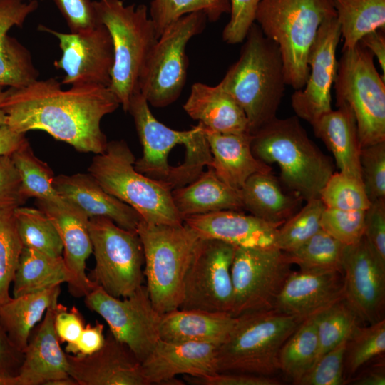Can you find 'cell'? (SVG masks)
I'll return each instance as SVG.
<instances>
[{"mask_svg": "<svg viewBox=\"0 0 385 385\" xmlns=\"http://www.w3.org/2000/svg\"><path fill=\"white\" fill-rule=\"evenodd\" d=\"M53 78L9 88L2 102L6 125L26 134L42 130L81 153H101L108 140L102 118L120 105L107 86L83 84L63 89Z\"/></svg>", "mask_w": 385, "mask_h": 385, "instance_id": "6da1fadb", "label": "cell"}, {"mask_svg": "<svg viewBox=\"0 0 385 385\" xmlns=\"http://www.w3.org/2000/svg\"><path fill=\"white\" fill-rule=\"evenodd\" d=\"M219 84L244 111L250 134L276 118L287 86L279 47L255 22Z\"/></svg>", "mask_w": 385, "mask_h": 385, "instance_id": "7a4b0ae2", "label": "cell"}, {"mask_svg": "<svg viewBox=\"0 0 385 385\" xmlns=\"http://www.w3.org/2000/svg\"><path fill=\"white\" fill-rule=\"evenodd\" d=\"M252 135L255 156L268 165L277 163L280 180L306 201L319 198L334 165L309 138L297 115L274 118Z\"/></svg>", "mask_w": 385, "mask_h": 385, "instance_id": "3957f363", "label": "cell"}, {"mask_svg": "<svg viewBox=\"0 0 385 385\" xmlns=\"http://www.w3.org/2000/svg\"><path fill=\"white\" fill-rule=\"evenodd\" d=\"M336 16L332 0H261L255 22L277 43L287 86L300 90L309 73L308 57L322 21Z\"/></svg>", "mask_w": 385, "mask_h": 385, "instance_id": "277c9868", "label": "cell"}, {"mask_svg": "<svg viewBox=\"0 0 385 385\" xmlns=\"http://www.w3.org/2000/svg\"><path fill=\"white\" fill-rule=\"evenodd\" d=\"M100 24L108 31L113 48V65L108 86L125 112L150 53L158 40L155 28L144 4L125 5L122 0H96Z\"/></svg>", "mask_w": 385, "mask_h": 385, "instance_id": "5b68a950", "label": "cell"}, {"mask_svg": "<svg viewBox=\"0 0 385 385\" xmlns=\"http://www.w3.org/2000/svg\"><path fill=\"white\" fill-rule=\"evenodd\" d=\"M144 252V277L155 309L163 314L180 307L184 282L200 237L184 222L153 225L142 220L136 230Z\"/></svg>", "mask_w": 385, "mask_h": 385, "instance_id": "8992f818", "label": "cell"}, {"mask_svg": "<svg viewBox=\"0 0 385 385\" xmlns=\"http://www.w3.org/2000/svg\"><path fill=\"white\" fill-rule=\"evenodd\" d=\"M302 320L273 309L237 317L218 346L217 372L274 376L281 348Z\"/></svg>", "mask_w": 385, "mask_h": 385, "instance_id": "52a82bcc", "label": "cell"}, {"mask_svg": "<svg viewBox=\"0 0 385 385\" xmlns=\"http://www.w3.org/2000/svg\"><path fill=\"white\" fill-rule=\"evenodd\" d=\"M135 158L125 140L108 142L93 158L88 173L109 194L132 207L153 225H180L171 191L135 168Z\"/></svg>", "mask_w": 385, "mask_h": 385, "instance_id": "ba28073f", "label": "cell"}, {"mask_svg": "<svg viewBox=\"0 0 385 385\" xmlns=\"http://www.w3.org/2000/svg\"><path fill=\"white\" fill-rule=\"evenodd\" d=\"M360 42L342 50L334 81L336 106L354 115L361 148L385 141V79Z\"/></svg>", "mask_w": 385, "mask_h": 385, "instance_id": "9c48e42d", "label": "cell"}, {"mask_svg": "<svg viewBox=\"0 0 385 385\" xmlns=\"http://www.w3.org/2000/svg\"><path fill=\"white\" fill-rule=\"evenodd\" d=\"M207 20L201 11L185 14L158 37L138 80V91L148 104L163 108L178 98L187 79V44L204 30Z\"/></svg>", "mask_w": 385, "mask_h": 385, "instance_id": "30bf717a", "label": "cell"}, {"mask_svg": "<svg viewBox=\"0 0 385 385\" xmlns=\"http://www.w3.org/2000/svg\"><path fill=\"white\" fill-rule=\"evenodd\" d=\"M88 229L96 261L90 279L113 297L130 296L145 278L143 247L137 232L103 217L89 218Z\"/></svg>", "mask_w": 385, "mask_h": 385, "instance_id": "8fae6325", "label": "cell"}, {"mask_svg": "<svg viewBox=\"0 0 385 385\" xmlns=\"http://www.w3.org/2000/svg\"><path fill=\"white\" fill-rule=\"evenodd\" d=\"M287 254L276 247H237L231 267L234 317L272 310L292 271Z\"/></svg>", "mask_w": 385, "mask_h": 385, "instance_id": "7c38bea8", "label": "cell"}, {"mask_svg": "<svg viewBox=\"0 0 385 385\" xmlns=\"http://www.w3.org/2000/svg\"><path fill=\"white\" fill-rule=\"evenodd\" d=\"M85 304L106 322L112 335L127 345L141 363L160 339L162 314L153 305L145 285L123 299L97 286L85 297Z\"/></svg>", "mask_w": 385, "mask_h": 385, "instance_id": "4fadbf2b", "label": "cell"}, {"mask_svg": "<svg viewBox=\"0 0 385 385\" xmlns=\"http://www.w3.org/2000/svg\"><path fill=\"white\" fill-rule=\"evenodd\" d=\"M236 247L220 240L200 238L186 273L179 308L231 314V267Z\"/></svg>", "mask_w": 385, "mask_h": 385, "instance_id": "5bb4252c", "label": "cell"}, {"mask_svg": "<svg viewBox=\"0 0 385 385\" xmlns=\"http://www.w3.org/2000/svg\"><path fill=\"white\" fill-rule=\"evenodd\" d=\"M38 29L58 41L61 56L54 61L53 66L65 73L62 85L109 86L113 48L110 34L103 24L80 33L61 32L41 24Z\"/></svg>", "mask_w": 385, "mask_h": 385, "instance_id": "9a60e30c", "label": "cell"}, {"mask_svg": "<svg viewBox=\"0 0 385 385\" xmlns=\"http://www.w3.org/2000/svg\"><path fill=\"white\" fill-rule=\"evenodd\" d=\"M341 36L337 16L322 21L309 53L306 84L291 96L296 115L310 125L332 110L331 89L337 71L336 51Z\"/></svg>", "mask_w": 385, "mask_h": 385, "instance_id": "2e32d148", "label": "cell"}, {"mask_svg": "<svg viewBox=\"0 0 385 385\" xmlns=\"http://www.w3.org/2000/svg\"><path fill=\"white\" fill-rule=\"evenodd\" d=\"M344 299L358 319L367 324L384 319L385 265L363 236L344 247L342 257Z\"/></svg>", "mask_w": 385, "mask_h": 385, "instance_id": "e0dca14e", "label": "cell"}, {"mask_svg": "<svg viewBox=\"0 0 385 385\" xmlns=\"http://www.w3.org/2000/svg\"><path fill=\"white\" fill-rule=\"evenodd\" d=\"M35 202L51 219L61 237L63 259L71 274L70 293L75 297H85L97 287L86 274V260L93 252L89 217L64 198L56 202L36 199Z\"/></svg>", "mask_w": 385, "mask_h": 385, "instance_id": "ac0fdd59", "label": "cell"}, {"mask_svg": "<svg viewBox=\"0 0 385 385\" xmlns=\"http://www.w3.org/2000/svg\"><path fill=\"white\" fill-rule=\"evenodd\" d=\"M68 374L78 385H148L142 363L108 332L103 346L91 355L66 353Z\"/></svg>", "mask_w": 385, "mask_h": 385, "instance_id": "d6986e66", "label": "cell"}, {"mask_svg": "<svg viewBox=\"0 0 385 385\" xmlns=\"http://www.w3.org/2000/svg\"><path fill=\"white\" fill-rule=\"evenodd\" d=\"M344 291L342 271H292L273 310L304 319L344 299Z\"/></svg>", "mask_w": 385, "mask_h": 385, "instance_id": "ffe728a7", "label": "cell"}, {"mask_svg": "<svg viewBox=\"0 0 385 385\" xmlns=\"http://www.w3.org/2000/svg\"><path fill=\"white\" fill-rule=\"evenodd\" d=\"M219 346L207 342H174L159 339L142 362L148 385L178 381L175 376L179 374L203 377L217 373L216 356Z\"/></svg>", "mask_w": 385, "mask_h": 385, "instance_id": "44dd1931", "label": "cell"}, {"mask_svg": "<svg viewBox=\"0 0 385 385\" xmlns=\"http://www.w3.org/2000/svg\"><path fill=\"white\" fill-rule=\"evenodd\" d=\"M183 222L202 238L255 248L276 247L277 233L281 226L237 210L190 215L184 217Z\"/></svg>", "mask_w": 385, "mask_h": 385, "instance_id": "7402d4cb", "label": "cell"}, {"mask_svg": "<svg viewBox=\"0 0 385 385\" xmlns=\"http://www.w3.org/2000/svg\"><path fill=\"white\" fill-rule=\"evenodd\" d=\"M49 307L43 320L31 332L14 385H51L71 376L68 363L54 327L55 307Z\"/></svg>", "mask_w": 385, "mask_h": 385, "instance_id": "603a6c76", "label": "cell"}, {"mask_svg": "<svg viewBox=\"0 0 385 385\" xmlns=\"http://www.w3.org/2000/svg\"><path fill=\"white\" fill-rule=\"evenodd\" d=\"M38 7V0H0V86L19 88L38 79L31 53L9 34Z\"/></svg>", "mask_w": 385, "mask_h": 385, "instance_id": "cb8c5ba5", "label": "cell"}, {"mask_svg": "<svg viewBox=\"0 0 385 385\" xmlns=\"http://www.w3.org/2000/svg\"><path fill=\"white\" fill-rule=\"evenodd\" d=\"M53 186L63 198L89 218L106 217L123 229L135 232L143 220L135 210L107 192L88 173L55 175Z\"/></svg>", "mask_w": 385, "mask_h": 385, "instance_id": "d4e9b609", "label": "cell"}, {"mask_svg": "<svg viewBox=\"0 0 385 385\" xmlns=\"http://www.w3.org/2000/svg\"><path fill=\"white\" fill-rule=\"evenodd\" d=\"M204 132L212 154L210 168L230 188L240 190L251 175L272 172L253 154L250 133H220L205 126Z\"/></svg>", "mask_w": 385, "mask_h": 385, "instance_id": "484cf974", "label": "cell"}, {"mask_svg": "<svg viewBox=\"0 0 385 385\" xmlns=\"http://www.w3.org/2000/svg\"><path fill=\"white\" fill-rule=\"evenodd\" d=\"M183 107L190 118L212 131L250 133L244 111L219 83L212 86L195 83Z\"/></svg>", "mask_w": 385, "mask_h": 385, "instance_id": "4316f807", "label": "cell"}, {"mask_svg": "<svg viewBox=\"0 0 385 385\" xmlns=\"http://www.w3.org/2000/svg\"><path fill=\"white\" fill-rule=\"evenodd\" d=\"M235 321L236 317L228 313L178 308L161 315L159 338L167 342L220 345Z\"/></svg>", "mask_w": 385, "mask_h": 385, "instance_id": "83f0119b", "label": "cell"}, {"mask_svg": "<svg viewBox=\"0 0 385 385\" xmlns=\"http://www.w3.org/2000/svg\"><path fill=\"white\" fill-rule=\"evenodd\" d=\"M321 116L312 125L315 135L332 153L339 172L361 180L356 122L351 109L341 105Z\"/></svg>", "mask_w": 385, "mask_h": 385, "instance_id": "f1b7e54d", "label": "cell"}, {"mask_svg": "<svg viewBox=\"0 0 385 385\" xmlns=\"http://www.w3.org/2000/svg\"><path fill=\"white\" fill-rule=\"evenodd\" d=\"M171 194L183 219L222 210H243L240 190L225 184L210 167L192 183L173 190Z\"/></svg>", "mask_w": 385, "mask_h": 385, "instance_id": "f546056e", "label": "cell"}, {"mask_svg": "<svg viewBox=\"0 0 385 385\" xmlns=\"http://www.w3.org/2000/svg\"><path fill=\"white\" fill-rule=\"evenodd\" d=\"M245 210L265 221L282 225L299 210L301 197L285 193L279 180L268 173L251 175L240 190Z\"/></svg>", "mask_w": 385, "mask_h": 385, "instance_id": "4dcf8cb0", "label": "cell"}, {"mask_svg": "<svg viewBox=\"0 0 385 385\" xmlns=\"http://www.w3.org/2000/svg\"><path fill=\"white\" fill-rule=\"evenodd\" d=\"M60 285L13 297L0 307V322L12 344L24 352L30 334L47 309L58 302Z\"/></svg>", "mask_w": 385, "mask_h": 385, "instance_id": "1f68e13d", "label": "cell"}, {"mask_svg": "<svg viewBox=\"0 0 385 385\" xmlns=\"http://www.w3.org/2000/svg\"><path fill=\"white\" fill-rule=\"evenodd\" d=\"M70 280L63 256L53 257L23 247L12 282L13 296L39 292Z\"/></svg>", "mask_w": 385, "mask_h": 385, "instance_id": "d6a6232c", "label": "cell"}, {"mask_svg": "<svg viewBox=\"0 0 385 385\" xmlns=\"http://www.w3.org/2000/svg\"><path fill=\"white\" fill-rule=\"evenodd\" d=\"M344 40L342 49L359 42L366 34L385 30V0H332Z\"/></svg>", "mask_w": 385, "mask_h": 385, "instance_id": "836d02e7", "label": "cell"}, {"mask_svg": "<svg viewBox=\"0 0 385 385\" xmlns=\"http://www.w3.org/2000/svg\"><path fill=\"white\" fill-rule=\"evenodd\" d=\"M319 340L314 316L302 321L281 348L279 369L294 384L317 359Z\"/></svg>", "mask_w": 385, "mask_h": 385, "instance_id": "e575fe53", "label": "cell"}, {"mask_svg": "<svg viewBox=\"0 0 385 385\" xmlns=\"http://www.w3.org/2000/svg\"><path fill=\"white\" fill-rule=\"evenodd\" d=\"M10 157L19 173L21 192L26 200L34 197L56 202L63 199L53 186L55 175L52 169L35 155L29 141Z\"/></svg>", "mask_w": 385, "mask_h": 385, "instance_id": "d590c367", "label": "cell"}, {"mask_svg": "<svg viewBox=\"0 0 385 385\" xmlns=\"http://www.w3.org/2000/svg\"><path fill=\"white\" fill-rule=\"evenodd\" d=\"M17 232L23 247L53 257L63 256V243L51 219L39 208L14 209Z\"/></svg>", "mask_w": 385, "mask_h": 385, "instance_id": "8d00e7d4", "label": "cell"}, {"mask_svg": "<svg viewBox=\"0 0 385 385\" xmlns=\"http://www.w3.org/2000/svg\"><path fill=\"white\" fill-rule=\"evenodd\" d=\"M346 245L322 228L294 250L285 252L292 265L309 272L342 271Z\"/></svg>", "mask_w": 385, "mask_h": 385, "instance_id": "74e56055", "label": "cell"}, {"mask_svg": "<svg viewBox=\"0 0 385 385\" xmlns=\"http://www.w3.org/2000/svg\"><path fill=\"white\" fill-rule=\"evenodd\" d=\"M203 12L207 20L217 21L224 14H230V0H152L149 9L158 38L171 24L183 16Z\"/></svg>", "mask_w": 385, "mask_h": 385, "instance_id": "f35d334b", "label": "cell"}, {"mask_svg": "<svg viewBox=\"0 0 385 385\" xmlns=\"http://www.w3.org/2000/svg\"><path fill=\"white\" fill-rule=\"evenodd\" d=\"M385 351V319L355 327L347 339L344 355V376L350 377Z\"/></svg>", "mask_w": 385, "mask_h": 385, "instance_id": "ab89813d", "label": "cell"}, {"mask_svg": "<svg viewBox=\"0 0 385 385\" xmlns=\"http://www.w3.org/2000/svg\"><path fill=\"white\" fill-rule=\"evenodd\" d=\"M313 316L319 340L317 360L343 341L348 339L359 320L344 299L337 301Z\"/></svg>", "mask_w": 385, "mask_h": 385, "instance_id": "60d3db41", "label": "cell"}, {"mask_svg": "<svg viewBox=\"0 0 385 385\" xmlns=\"http://www.w3.org/2000/svg\"><path fill=\"white\" fill-rule=\"evenodd\" d=\"M324 208L319 197L307 200L302 209L278 228L276 247L287 252L306 242L321 229L320 220Z\"/></svg>", "mask_w": 385, "mask_h": 385, "instance_id": "b9f144b4", "label": "cell"}, {"mask_svg": "<svg viewBox=\"0 0 385 385\" xmlns=\"http://www.w3.org/2000/svg\"><path fill=\"white\" fill-rule=\"evenodd\" d=\"M14 209L0 210V307L12 298L9 288L23 248L16 229Z\"/></svg>", "mask_w": 385, "mask_h": 385, "instance_id": "7bdbcfd3", "label": "cell"}, {"mask_svg": "<svg viewBox=\"0 0 385 385\" xmlns=\"http://www.w3.org/2000/svg\"><path fill=\"white\" fill-rule=\"evenodd\" d=\"M319 198L326 208L365 211L371 205L362 180L334 173L323 187Z\"/></svg>", "mask_w": 385, "mask_h": 385, "instance_id": "ee69618b", "label": "cell"}, {"mask_svg": "<svg viewBox=\"0 0 385 385\" xmlns=\"http://www.w3.org/2000/svg\"><path fill=\"white\" fill-rule=\"evenodd\" d=\"M365 211L324 208L321 228L344 245H353L364 236Z\"/></svg>", "mask_w": 385, "mask_h": 385, "instance_id": "f6af8a7d", "label": "cell"}, {"mask_svg": "<svg viewBox=\"0 0 385 385\" xmlns=\"http://www.w3.org/2000/svg\"><path fill=\"white\" fill-rule=\"evenodd\" d=\"M361 180L371 202L385 198V141L361 148Z\"/></svg>", "mask_w": 385, "mask_h": 385, "instance_id": "bcb514c9", "label": "cell"}, {"mask_svg": "<svg viewBox=\"0 0 385 385\" xmlns=\"http://www.w3.org/2000/svg\"><path fill=\"white\" fill-rule=\"evenodd\" d=\"M347 339L332 349L314 363L294 384L342 385L345 383L344 355Z\"/></svg>", "mask_w": 385, "mask_h": 385, "instance_id": "7dc6e473", "label": "cell"}, {"mask_svg": "<svg viewBox=\"0 0 385 385\" xmlns=\"http://www.w3.org/2000/svg\"><path fill=\"white\" fill-rule=\"evenodd\" d=\"M261 0H230V19L225 26L222 37L228 44L242 43L253 23Z\"/></svg>", "mask_w": 385, "mask_h": 385, "instance_id": "c3c4849f", "label": "cell"}, {"mask_svg": "<svg viewBox=\"0 0 385 385\" xmlns=\"http://www.w3.org/2000/svg\"><path fill=\"white\" fill-rule=\"evenodd\" d=\"M64 18L71 33L91 30L100 24L93 1L52 0Z\"/></svg>", "mask_w": 385, "mask_h": 385, "instance_id": "681fc988", "label": "cell"}, {"mask_svg": "<svg viewBox=\"0 0 385 385\" xmlns=\"http://www.w3.org/2000/svg\"><path fill=\"white\" fill-rule=\"evenodd\" d=\"M364 237L385 265V198L371 202L365 210Z\"/></svg>", "mask_w": 385, "mask_h": 385, "instance_id": "f907efd6", "label": "cell"}, {"mask_svg": "<svg viewBox=\"0 0 385 385\" xmlns=\"http://www.w3.org/2000/svg\"><path fill=\"white\" fill-rule=\"evenodd\" d=\"M26 201L21 192L19 173L11 157L0 156V210L16 208Z\"/></svg>", "mask_w": 385, "mask_h": 385, "instance_id": "816d5d0a", "label": "cell"}, {"mask_svg": "<svg viewBox=\"0 0 385 385\" xmlns=\"http://www.w3.org/2000/svg\"><path fill=\"white\" fill-rule=\"evenodd\" d=\"M84 319L76 307L69 310L61 304L55 307L54 327L60 343L74 344L84 329Z\"/></svg>", "mask_w": 385, "mask_h": 385, "instance_id": "f5cc1de1", "label": "cell"}, {"mask_svg": "<svg viewBox=\"0 0 385 385\" xmlns=\"http://www.w3.org/2000/svg\"><path fill=\"white\" fill-rule=\"evenodd\" d=\"M190 382L202 385H279L281 381L274 376L245 373H215L203 377L188 376Z\"/></svg>", "mask_w": 385, "mask_h": 385, "instance_id": "db71d44e", "label": "cell"}, {"mask_svg": "<svg viewBox=\"0 0 385 385\" xmlns=\"http://www.w3.org/2000/svg\"><path fill=\"white\" fill-rule=\"evenodd\" d=\"M104 326L96 322L94 324H88L84 327L78 341L72 345H66V352L78 356H87L99 350L105 342Z\"/></svg>", "mask_w": 385, "mask_h": 385, "instance_id": "11a10c76", "label": "cell"}, {"mask_svg": "<svg viewBox=\"0 0 385 385\" xmlns=\"http://www.w3.org/2000/svg\"><path fill=\"white\" fill-rule=\"evenodd\" d=\"M24 353L11 342L0 322V375L14 379L19 372Z\"/></svg>", "mask_w": 385, "mask_h": 385, "instance_id": "9f6ffc18", "label": "cell"}, {"mask_svg": "<svg viewBox=\"0 0 385 385\" xmlns=\"http://www.w3.org/2000/svg\"><path fill=\"white\" fill-rule=\"evenodd\" d=\"M359 42L366 47L380 65L382 77L385 79V36L384 30L377 29L364 35Z\"/></svg>", "mask_w": 385, "mask_h": 385, "instance_id": "6f0895ef", "label": "cell"}, {"mask_svg": "<svg viewBox=\"0 0 385 385\" xmlns=\"http://www.w3.org/2000/svg\"><path fill=\"white\" fill-rule=\"evenodd\" d=\"M28 140L26 134L12 130L6 124L0 127V156L11 155Z\"/></svg>", "mask_w": 385, "mask_h": 385, "instance_id": "680465c9", "label": "cell"}, {"mask_svg": "<svg viewBox=\"0 0 385 385\" xmlns=\"http://www.w3.org/2000/svg\"><path fill=\"white\" fill-rule=\"evenodd\" d=\"M345 382L354 385H384L385 369L384 361L377 362L363 371L359 372L356 376L350 377Z\"/></svg>", "mask_w": 385, "mask_h": 385, "instance_id": "91938a15", "label": "cell"}, {"mask_svg": "<svg viewBox=\"0 0 385 385\" xmlns=\"http://www.w3.org/2000/svg\"><path fill=\"white\" fill-rule=\"evenodd\" d=\"M8 90H4V87L0 86V127L6 124V115L2 108V102L6 96Z\"/></svg>", "mask_w": 385, "mask_h": 385, "instance_id": "94428289", "label": "cell"}, {"mask_svg": "<svg viewBox=\"0 0 385 385\" xmlns=\"http://www.w3.org/2000/svg\"><path fill=\"white\" fill-rule=\"evenodd\" d=\"M0 385H14V379L6 378L0 375Z\"/></svg>", "mask_w": 385, "mask_h": 385, "instance_id": "6125c7cd", "label": "cell"}]
</instances>
